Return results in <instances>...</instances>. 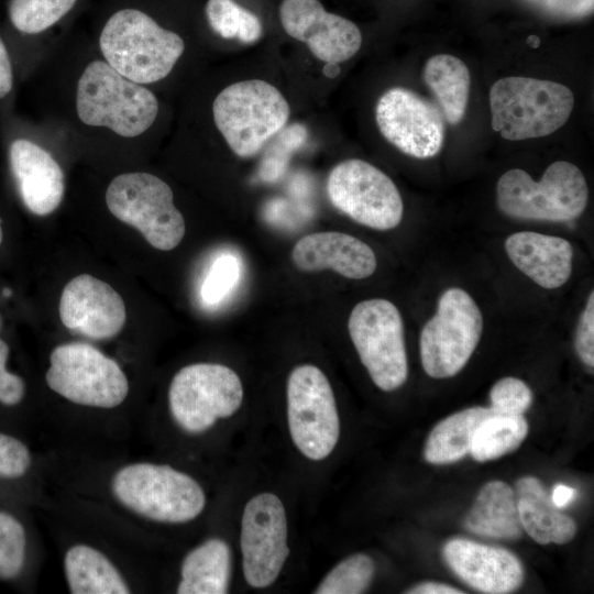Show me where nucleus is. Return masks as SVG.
<instances>
[{"mask_svg": "<svg viewBox=\"0 0 594 594\" xmlns=\"http://www.w3.org/2000/svg\"><path fill=\"white\" fill-rule=\"evenodd\" d=\"M99 45L106 62L136 84L165 78L185 50L178 34L135 9H123L110 16Z\"/></svg>", "mask_w": 594, "mask_h": 594, "instance_id": "1", "label": "nucleus"}, {"mask_svg": "<svg viewBox=\"0 0 594 594\" xmlns=\"http://www.w3.org/2000/svg\"><path fill=\"white\" fill-rule=\"evenodd\" d=\"M492 128L502 138L521 141L547 136L570 118L573 92L566 86L529 77L498 79L490 91Z\"/></svg>", "mask_w": 594, "mask_h": 594, "instance_id": "2", "label": "nucleus"}, {"mask_svg": "<svg viewBox=\"0 0 594 594\" xmlns=\"http://www.w3.org/2000/svg\"><path fill=\"white\" fill-rule=\"evenodd\" d=\"M76 110L87 125L106 127L124 138L145 132L155 121V95L111 67L94 61L81 74L76 92Z\"/></svg>", "mask_w": 594, "mask_h": 594, "instance_id": "3", "label": "nucleus"}, {"mask_svg": "<svg viewBox=\"0 0 594 594\" xmlns=\"http://www.w3.org/2000/svg\"><path fill=\"white\" fill-rule=\"evenodd\" d=\"M111 491L125 508L158 522H188L206 506L201 485L166 464L136 462L124 465L113 475Z\"/></svg>", "mask_w": 594, "mask_h": 594, "instance_id": "4", "label": "nucleus"}, {"mask_svg": "<svg viewBox=\"0 0 594 594\" xmlns=\"http://www.w3.org/2000/svg\"><path fill=\"white\" fill-rule=\"evenodd\" d=\"M499 210L512 218L537 221H570L587 205L588 187L581 169L558 161L536 182L524 169L505 172L496 186Z\"/></svg>", "mask_w": 594, "mask_h": 594, "instance_id": "5", "label": "nucleus"}, {"mask_svg": "<svg viewBox=\"0 0 594 594\" xmlns=\"http://www.w3.org/2000/svg\"><path fill=\"white\" fill-rule=\"evenodd\" d=\"M213 120L232 152L254 156L287 123L289 105L267 81L242 80L221 90L212 105Z\"/></svg>", "mask_w": 594, "mask_h": 594, "instance_id": "6", "label": "nucleus"}, {"mask_svg": "<svg viewBox=\"0 0 594 594\" xmlns=\"http://www.w3.org/2000/svg\"><path fill=\"white\" fill-rule=\"evenodd\" d=\"M109 211L138 229L155 249L170 251L185 235V220L170 187L157 176L133 172L117 176L106 193Z\"/></svg>", "mask_w": 594, "mask_h": 594, "instance_id": "7", "label": "nucleus"}, {"mask_svg": "<svg viewBox=\"0 0 594 594\" xmlns=\"http://www.w3.org/2000/svg\"><path fill=\"white\" fill-rule=\"evenodd\" d=\"M482 332V312L473 298L462 288L444 290L436 314L420 332L424 371L432 378L457 375L475 351Z\"/></svg>", "mask_w": 594, "mask_h": 594, "instance_id": "8", "label": "nucleus"}, {"mask_svg": "<svg viewBox=\"0 0 594 594\" xmlns=\"http://www.w3.org/2000/svg\"><path fill=\"white\" fill-rule=\"evenodd\" d=\"M45 381L59 396L88 407L114 408L129 394V381L121 366L82 342L61 344L52 351Z\"/></svg>", "mask_w": 594, "mask_h": 594, "instance_id": "9", "label": "nucleus"}, {"mask_svg": "<svg viewBox=\"0 0 594 594\" xmlns=\"http://www.w3.org/2000/svg\"><path fill=\"white\" fill-rule=\"evenodd\" d=\"M243 386L239 375L218 363H194L180 369L168 389L174 421L186 432L200 433L218 419L229 418L241 407Z\"/></svg>", "mask_w": 594, "mask_h": 594, "instance_id": "10", "label": "nucleus"}, {"mask_svg": "<svg viewBox=\"0 0 594 594\" xmlns=\"http://www.w3.org/2000/svg\"><path fill=\"white\" fill-rule=\"evenodd\" d=\"M349 333L373 383L384 392L405 384L408 363L404 322L397 307L387 299H366L354 306Z\"/></svg>", "mask_w": 594, "mask_h": 594, "instance_id": "11", "label": "nucleus"}, {"mask_svg": "<svg viewBox=\"0 0 594 594\" xmlns=\"http://www.w3.org/2000/svg\"><path fill=\"white\" fill-rule=\"evenodd\" d=\"M287 419L292 440L302 455L320 461L331 454L340 419L331 385L311 364L296 366L287 381Z\"/></svg>", "mask_w": 594, "mask_h": 594, "instance_id": "12", "label": "nucleus"}, {"mask_svg": "<svg viewBox=\"0 0 594 594\" xmlns=\"http://www.w3.org/2000/svg\"><path fill=\"white\" fill-rule=\"evenodd\" d=\"M327 194L334 208L365 227L391 230L403 219L404 205L396 185L363 160L337 164L328 176Z\"/></svg>", "mask_w": 594, "mask_h": 594, "instance_id": "13", "label": "nucleus"}, {"mask_svg": "<svg viewBox=\"0 0 594 594\" xmlns=\"http://www.w3.org/2000/svg\"><path fill=\"white\" fill-rule=\"evenodd\" d=\"M285 507L273 493H260L245 505L240 546L246 583L254 588L270 586L278 578L289 554Z\"/></svg>", "mask_w": 594, "mask_h": 594, "instance_id": "14", "label": "nucleus"}, {"mask_svg": "<svg viewBox=\"0 0 594 594\" xmlns=\"http://www.w3.org/2000/svg\"><path fill=\"white\" fill-rule=\"evenodd\" d=\"M375 119L382 135L406 155L430 158L443 144L442 112L416 92L394 87L378 99Z\"/></svg>", "mask_w": 594, "mask_h": 594, "instance_id": "15", "label": "nucleus"}, {"mask_svg": "<svg viewBox=\"0 0 594 594\" xmlns=\"http://www.w3.org/2000/svg\"><path fill=\"white\" fill-rule=\"evenodd\" d=\"M279 19L285 32L308 45L324 63H342L362 44L359 28L350 20L324 10L319 0H283Z\"/></svg>", "mask_w": 594, "mask_h": 594, "instance_id": "16", "label": "nucleus"}, {"mask_svg": "<svg viewBox=\"0 0 594 594\" xmlns=\"http://www.w3.org/2000/svg\"><path fill=\"white\" fill-rule=\"evenodd\" d=\"M63 324L90 339H109L118 334L127 320L122 297L108 283L81 274L63 289L58 306Z\"/></svg>", "mask_w": 594, "mask_h": 594, "instance_id": "17", "label": "nucleus"}, {"mask_svg": "<svg viewBox=\"0 0 594 594\" xmlns=\"http://www.w3.org/2000/svg\"><path fill=\"white\" fill-rule=\"evenodd\" d=\"M442 556L464 583L482 593H512L524 582L520 560L504 548L454 538L444 544Z\"/></svg>", "mask_w": 594, "mask_h": 594, "instance_id": "18", "label": "nucleus"}, {"mask_svg": "<svg viewBox=\"0 0 594 594\" xmlns=\"http://www.w3.org/2000/svg\"><path fill=\"white\" fill-rule=\"evenodd\" d=\"M292 260L302 272L330 268L351 279L370 277L377 266L375 253L369 244L337 231L302 237L292 250Z\"/></svg>", "mask_w": 594, "mask_h": 594, "instance_id": "19", "label": "nucleus"}, {"mask_svg": "<svg viewBox=\"0 0 594 594\" xmlns=\"http://www.w3.org/2000/svg\"><path fill=\"white\" fill-rule=\"evenodd\" d=\"M9 158L28 210L36 216H46L57 209L64 197L65 179L54 157L34 142L18 139L10 145Z\"/></svg>", "mask_w": 594, "mask_h": 594, "instance_id": "20", "label": "nucleus"}, {"mask_svg": "<svg viewBox=\"0 0 594 594\" xmlns=\"http://www.w3.org/2000/svg\"><path fill=\"white\" fill-rule=\"evenodd\" d=\"M505 251L521 273L543 288H558L572 274L573 248L563 238L532 231L516 232L506 239Z\"/></svg>", "mask_w": 594, "mask_h": 594, "instance_id": "21", "label": "nucleus"}, {"mask_svg": "<svg viewBox=\"0 0 594 594\" xmlns=\"http://www.w3.org/2000/svg\"><path fill=\"white\" fill-rule=\"evenodd\" d=\"M515 495L521 527L536 542L563 544L574 538L576 525L573 518L554 506L537 477H520L515 485Z\"/></svg>", "mask_w": 594, "mask_h": 594, "instance_id": "22", "label": "nucleus"}, {"mask_svg": "<svg viewBox=\"0 0 594 594\" xmlns=\"http://www.w3.org/2000/svg\"><path fill=\"white\" fill-rule=\"evenodd\" d=\"M464 527L473 534L490 538H520L522 527L515 491L502 481H491L483 485L464 518Z\"/></svg>", "mask_w": 594, "mask_h": 594, "instance_id": "23", "label": "nucleus"}, {"mask_svg": "<svg viewBox=\"0 0 594 594\" xmlns=\"http://www.w3.org/2000/svg\"><path fill=\"white\" fill-rule=\"evenodd\" d=\"M231 575V551L219 538H210L184 558L178 594H224Z\"/></svg>", "mask_w": 594, "mask_h": 594, "instance_id": "24", "label": "nucleus"}, {"mask_svg": "<svg viewBox=\"0 0 594 594\" xmlns=\"http://www.w3.org/2000/svg\"><path fill=\"white\" fill-rule=\"evenodd\" d=\"M64 571L73 594L130 593L129 585L112 561L91 546H72L64 557Z\"/></svg>", "mask_w": 594, "mask_h": 594, "instance_id": "25", "label": "nucleus"}, {"mask_svg": "<svg viewBox=\"0 0 594 594\" xmlns=\"http://www.w3.org/2000/svg\"><path fill=\"white\" fill-rule=\"evenodd\" d=\"M495 411L490 407H471L439 421L430 431L424 458L431 464H450L470 453L477 426Z\"/></svg>", "mask_w": 594, "mask_h": 594, "instance_id": "26", "label": "nucleus"}, {"mask_svg": "<svg viewBox=\"0 0 594 594\" xmlns=\"http://www.w3.org/2000/svg\"><path fill=\"white\" fill-rule=\"evenodd\" d=\"M424 79L444 119L450 124H458L465 114L469 100L471 77L468 66L453 55L438 54L427 61Z\"/></svg>", "mask_w": 594, "mask_h": 594, "instance_id": "27", "label": "nucleus"}, {"mask_svg": "<svg viewBox=\"0 0 594 594\" xmlns=\"http://www.w3.org/2000/svg\"><path fill=\"white\" fill-rule=\"evenodd\" d=\"M524 415L494 413L476 428L470 454L477 462L496 460L515 451L528 435Z\"/></svg>", "mask_w": 594, "mask_h": 594, "instance_id": "28", "label": "nucleus"}, {"mask_svg": "<svg viewBox=\"0 0 594 594\" xmlns=\"http://www.w3.org/2000/svg\"><path fill=\"white\" fill-rule=\"evenodd\" d=\"M206 15L210 28L223 38L252 44L263 34L258 16L234 0H208Z\"/></svg>", "mask_w": 594, "mask_h": 594, "instance_id": "29", "label": "nucleus"}, {"mask_svg": "<svg viewBox=\"0 0 594 594\" xmlns=\"http://www.w3.org/2000/svg\"><path fill=\"white\" fill-rule=\"evenodd\" d=\"M375 572L372 558L355 553L339 562L317 586L316 594H360L371 584Z\"/></svg>", "mask_w": 594, "mask_h": 594, "instance_id": "30", "label": "nucleus"}, {"mask_svg": "<svg viewBox=\"0 0 594 594\" xmlns=\"http://www.w3.org/2000/svg\"><path fill=\"white\" fill-rule=\"evenodd\" d=\"M77 0H10L9 18L13 26L36 34L59 21Z\"/></svg>", "mask_w": 594, "mask_h": 594, "instance_id": "31", "label": "nucleus"}, {"mask_svg": "<svg viewBox=\"0 0 594 594\" xmlns=\"http://www.w3.org/2000/svg\"><path fill=\"white\" fill-rule=\"evenodd\" d=\"M26 534L11 514L0 512V579L16 578L25 562Z\"/></svg>", "mask_w": 594, "mask_h": 594, "instance_id": "32", "label": "nucleus"}, {"mask_svg": "<svg viewBox=\"0 0 594 594\" xmlns=\"http://www.w3.org/2000/svg\"><path fill=\"white\" fill-rule=\"evenodd\" d=\"M239 263L234 255L224 253L211 264L201 284V300L207 306L219 304L233 289L239 278Z\"/></svg>", "mask_w": 594, "mask_h": 594, "instance_id": "33", "label": "nucleus"}, {"mask_svg": "<svg viewBox=\"0 0 594 594\" xmlns=\"http://www.w3.org/2000/svg\"><path fill=\"white\" fill-rule=\"evenodd\" d=\"M490 400L496 414L524 415L531 405L532 393L524 381L508 376L493 385Z\"/></svg>", "mask_w": 594, "mask_h": 594, "instance_id": "34", "label": "nucleus"}, {"mask_svg": "<svg viewBox=\"0 0 594 594\" xmlns=\"http://www.w3.org/2000/svg\"><path fill=\"white\" fill-rule=\"evenodd\" d=\"M31 453L20 439L0 432V477L18 479L23 476L31 465Z\"/></svg>", "mask_w": 594, "mask_h": 594, "instance_id": "35", "label": "nucleus"}, {"mask_svg": "<svg viewBox=\"0 0 594 594\" xmlns=\"http://www.w3.org/2000/svg\"><path fill=\"white\" fill-rule=\"evenodd\" d=\"M575 351L580 360L593 369L594 366V292L590 293L585 308L576 328Z\"/></svg>", "mask_w": 594, "mask_h": 594, "instance_id": "36", "label": "nucleus"}, {"mask_svg": "<svg viewBox=\"0 0 594 594\" xmlns=\"http://www.w3.org/2000/svg\"><path fill=\"white\" fill-rule=\"evenodd\" d=\"M9 345L0 339V403L6 406L18 405L24 397V381L7 370Z\"/></svg>", "mask_w": 594, "mask_h": 594, "instance_id": "37", "label": "nucleus"}, {"mask_svg": "<svg viewBox=\"0 0 594 594\" xmlns=\"http://www.w3.org/2000/svg\"><path fill=\"white\" fill-rule=\"evenodd\" d=\"M13 85V74L10 57L0 37V98L6 97Z\"/></svg>", "mask_w": 594, "mask_h": 594, "instance_id": "38", "label": "nucleus"}, {"mask_svg": "<svg viewBox=\"0 0 594 594\" xmlns=\"http://www.w3.org/2000/svg\"><path fill=\"white\" fill-rule=\"evenodd\" d=\"M576 495L578 491L574 487L559 483L553 486L550 497L554 506L562 509L570 505Z\"/></svg>", "mask_w": 594, "mask_h": 594, "instance_id": "39", "label": "nucleus"}, {"mask_svg": "<svg viewBox=\"0 0 594 594\" xmlns=\"http://www.w3.org/2000/svg\"><path fill=\"white\" fill-rule=\"evenodd\" d=\"M406 593L409 594H462L463 591L451 585L438 582H425L417 584Z\"/></svg>", "mask_w": 594, "mask_h": 594, "instance_id": "40", "label": "nucleus"}, {"mask_svg": "<svg viewBox=\"0 0 594 594\" xmlns=\"http://www.w3.org/2000/svg\"><path fill=\"white\" fill-rule=\"evenodd\" d=\"M323 74L329 78H334L340 73V67L336 63H326V66L322 69Z\"/></svg>", "mask_w": 594, "mask_h": 594, "instance_id": "41", "label": "nucleus"}, {"mask_svg": "<svg viewBox=\"0 0 594 594\" xmlns=\"http://www.w3.org/2000/svg\"><path fill=\"white\" fill-rule=\"evenodd\" d=\"M2 239H3V231H2V222H1V219H0V245L2 243Z\"/></svg>", "mask_w": 594, "mask_h": 594, "instance_id": "42", "label": "nucleus"}, {"mask_svg": "<svg viewBox=\"0 0 594 594\" xmlns=\"http://www.w3.org/2000/svg\"><path fill=\"white\" fill-rule=\"evenodd\" d=\"M0 328H1V319H0Z\"/></svg>", "mask_w": 594, "mask_h": 594, "instance_id": "43", "label": "nucleus"}]
</instances>
